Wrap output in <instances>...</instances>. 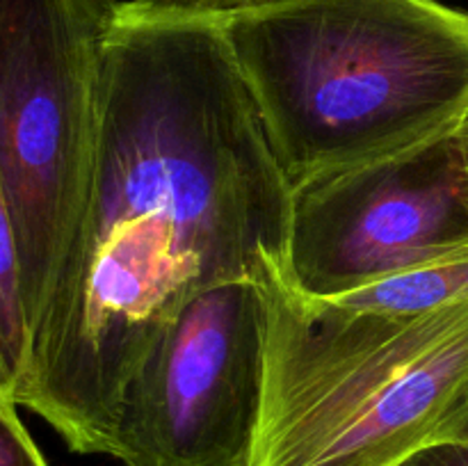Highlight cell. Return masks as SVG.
Returning <instances> with one entry per match:
<instances>
[{"instance_id":"cell-13","label":"cell","mask_w":468,"mask_h":466,"mask_svg":"<svg viewBox=\"0 0 468 466\" xmlns=\"http://www.w3.org/2000/svg\"><path fill=\"white\" fill-rule=\"evenodd\" d=\"M181 3H195V5H210V7H238V5L261 3V0H181Z\"/></svg>"},{"instance_id":"cell-2","label":"cell","mask_w":468,"mask_h":466,"mask_svg":"<svg viewBox=\"0 0 468 466\" xmlns=\"http://www.w3.org/2000/svg\"><path fill=\"white\" fill-rule=\"evenodd\" d=\"M224 37L291 192L457 131L468 12L437 0H261Z\"/></svg>"},{"instance_id":"cell-5","label":"cell","mask_w":468,"mask_h":466,"mask_svg":"<svg viewBox=\"0 0 468 466\" xmlns=\"http://www.w3.org/2000/svg\"><path fill=\"white\" fill-rule=\"evenodd\" d=\"M270 295L229 281L186 302L122 391L112 457L126 466H247L265 400Z\"/></svg>"},{"instance_id":"cell-11","label":"cell","mask_w":468,"mask_h":466,"mask_svg":"<svg viewBox=\"0 0 468 466\" xmlns=\"http://www.w3.org/2000/svg\"><path fill=\"white\" fill-rule=\"evenodd\" d=\"M434 441H468V397L464 405L441 425Z\"/></svg>"},{"instance_id":"cell-8","label":"cell","mask_w":468,"mask_h":466,"mask_svg":"<svg viewBox=\"0 0 468 466\" xmlns=\"http://www.w3.org/2000/svg\"><path fill=\"white\" fill-rule=\"evenodd\" d=\"M27 361V323L21 295L16 240L0 183V397L16 402Z\"/></svg>"},{"instance_id":"cell-9","label":"cell","mask_w":468,"mask_h":466,"mask_svg":"<svg viewBox=\"0 0 468 466\" xmlns=\"http://www.w3.org/2000/svg\"><path fill=\"white\" fill-rule=\"evenodd\" d=\"M16 407L0 397V466H48L18 418Z\"/></svg>"},{"instance_id":"cell-1","label":"cell","mask_w":468,"mask_h":466,"mask_svg":"<svg viewBox=\"0 0 468 466\" xmlns=\"http://www.w3.org/2000/svg\"><path fill=\"white\" fill-rule=\"evenodd\" d=\"M291 187L224 37V7L119 0L80 231L30 334L16 405L112 455L122 391L190 297L288 272Z\"/></svg>"},{"instance_id":"cell-4","label":"cell","mask_w":468,"mask_h":466,"mask_svg":"<svg viewBox=\"0 0 468 466\" xmlns=\"http://www.w3.org/2000/svg\"><path fill=\"white\" fill-rule=\"evenodd\" d=\"M119 0H0V183L30 334L69 259L94 176L105 37Z\"/></svg>"},{"instance_id":"cell-12","label":"cell","mask_w":468,"mask_h":466,"mask_svg":"<svg viewBox=\"0 0 468 466\" xmlns=\"http://www.w3.org/2000/svg\"><path fill=\"white\" fill-rule=\"evenodd\" d=\"M457 146H460V154H462V163H464V172H466V183H468V108L462 117L460 126H457Z\"/></svg>"},{"instance_id":"cell-10","label":"cell","mask_w":468,"mask_h":466,"mask_svg":"<svg viewBox=\"0 0 468 466\" xmlns=\"http://www.w3.org/2000/svg\"><path fill=\"white\" fill-rule=\"evenodd\" d=\"M398 466H468V441L428 443Z\"/></svg>"},{"instance_id":"cell-7","label":"cell","mask_w":468,"mask_h":466,"mask_svg":"<svg viewBox=\"0 0 468 466\" xmlns=\"http://www.w3.org/2000/svg\"><path fill=\"white\" fill-rule=\"evenodd\" d=\"M329 300L347 309L388 315H420L443 309L468 300V249L425 260Z\"/></svg>"},{"instance_id":"cell-3","label":"cell","mask_w":468,"mask_h":466,"mask_svg":"<svg viewBox=\"0 0 468 466\" xmlns=\"http://www.w3.org/2000/svg\"><path fill=\"white\" fill-rule=\"evenodd\" d=\"M265 400L247 466H398L468 397V300L347 309L268 277Z\"/></svg>"},{"instance_id":"cell-6","label":"cell","mask_w":468,"mask_h":466,"mask_svg":"<svg viewBox=\"0 0 468 466\" xmlns=\"http://www.w3.org/2000/svg\"><path fill=\"white\" fill-rule=\"evenodd\" d=\"M455 132L295 187L292 288L329 300L468 249V183Z\"/></svg>"}]
</instances>
